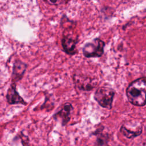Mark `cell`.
<instances>
[{"label":"cell","mask_w":146,"mask_h":146,"mask_svg":"<svg viewBox=\"0 0 146 146\" xmlns=\"http://www.w3.org/2000/svg\"><path fill=\"white\" fill-rule=\"evenodd\" d=\"M128 101L133 105L142 107L146 104V77L138 78L131 82L126 90Z\"/></svg>","instance_id":"6da1fadb"},{"label":"cell","mask_w":146,"mask_h":146,"mask_svg":"<svg viewBox=\"0 0 146 146\" xmlns=\"http://www.w3.org/2000/svg\"><path fill=\"white\" fill-rule=\"evenodd\" d=\"M105 44L103 40L96 38L84 44L82 49L83 55L87 58L100 57L104 54Z\"/></svg>","instance_id":"3957f363"},{"label":"cell","mask_w":146,"mask_h":146,"mask_svg":"<svg viewBox=\"0 0 146 146\" xmlns=\"http://www.w3.org/2000/svg\"><path fill=\"white\" fill-rule=\"evenodd\" d=\"M115 94V91L112 88L101 87L96 90L94 94V99L103 108L111 109Z\"/></svg>","instance_id":"7a4b0ae2"},{"label":"cell","mask_w":146,"mask_h":146,"mask_svg":"<svg viewBox=\"0 0 146 146\" xmlns=\"http://www.w3.org/2000/svg\"><path fill=\"white\" fill-rule=\"evenodd\" d=\"M27 68V64L22 61L17 59L15 60L11 74V80L13 83H16L21 80L24 75Z\"/></svg>","instance_id":"9c48e42d"},{"label":"cell","mask_w":146,"mask_h":146,"mask_svg":"<svg viewBox=\"0 0 146 146\" xmlns=\"http://www.w3.org/2000/svg\"><path fill=\"white\" fill-rule=\"evenodd\" d=\"M6 98L8 103L10 104H27L26 102L24 100L22 97L21 96V95L17 91L15 83L12 82L11 83L7 91Z\"/></svg>","instance_id":"8992f818"},{"label":"cell","mask_w":146,"mask_h":146,"mask_svg":"<svg viewBox=\"0 0 146 146\" xmlns=\"http://www.w3.org/2000/svg\"><path fill=\"white\" fill-rule=\"evenodd\" d=\"M72 110L73 107L72 104L67 102L64 103L62 107L53 115V118L56 120L60 121L62 125L64 126L69 122Z\"/></svg>","instance_id":"5b68a950"},{"label":"cell","mask_w":146,"mask_h":146,"mask_svg":"<svg viewBox=\"0 0 146 146\" xmlns=\"http://www.w3.org/2000/svg\"><path fill=\"white\" fill-rule=\"evenodd\" d=\"M120 131L127 138L133 139L142 133V125L138 123L127 122L121 125Z\"/></svg>","instance_id":"277c9868"},{"label":"cell","mask_w":146,"mask_h":146,"mask_svg":"<svg viewBox=\"0 0 146 146\" xmlns=\"http://www.w3.org/2000/svg\"><path fill=\"white\" fill-rule=\"evenodd\" d=\"M47 1L49 4L52 5H56L62 3V0H47Z\"/></svg>","instance_id":"30bf717a"},{"label":"cell","mask_w":146,"mask_h":146,"mask_svg":"<svg viewBox=\"0 0 146 146\" xmlns=\"http://www.w3.org/2000/svg\"><path fill=\"white\" fill-rule=\"evenodd\" d=\"M78 38H74L70 35H64L62 39L61 43L63 51L68 55H73L77 52L76 48Z\"/></svg>","instance_id":"ba28073f"},{"label":"cell","mask_w":146,"mask_h":146,"mask_svg":"<svg viewBox=\"0 0 146 146\" xmlns=\"http://www.w3.org/2000/svg\"><path fill=\"white\" fill-rule=\"evenodd\" d=\"M74 81L79 90L84 91H90L96 85L95 80L90 77L82 75H74Z\"/></svg>","instance_id":"52a82bcc"}]
</instances>
